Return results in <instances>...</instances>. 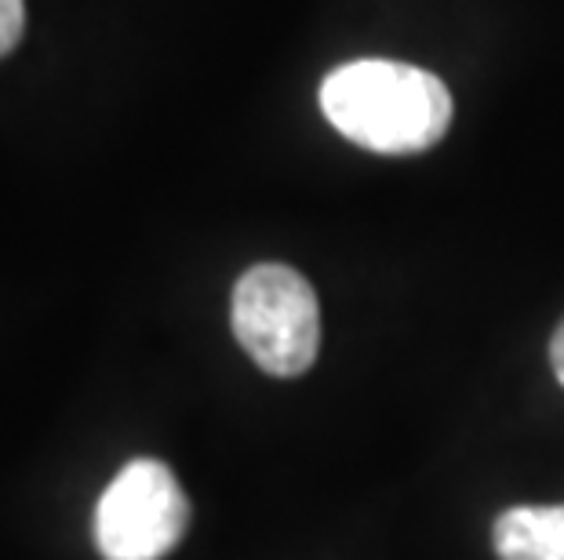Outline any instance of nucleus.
I'll use <instances>...</instances> for the list:
<instances>
[{
  "instance_id": "f257e3e1",
  "label": "nucleus",
  "mask_w": 564,
  "mask_h": 560,
  "mask_svg": "<svg viewBox=\"0 0 564 560\" xmlns=\"http://www.w3.org/2000/svg\"><path fill=\"white\" fill-rule=\"evenodd\" d=\"M328 124L371 153H423L448 135L452 95L430 69L393 58H357L321 85Z\"/></svg>"
},
{
  "instance_id": "f03ea898",
  "label": "nucleus",
  "mask_w": 564,
  "mask_h": 560,
  "mask_svg": "<svg viewBox=\"0 0 564 560\" xmlns=\"http://www.w3.org/2000/svg\"><path fill=\"white\" fill-rule=\"evenodd\" d=\"M234 336L267 375L310 372L321 350V306L310 281L281 262H259L234 288Z\"/></svg>"
},
{
  "instance_id": "7ed1b4c3",
  "label": "nucleus",
  "mask_w": 564,
  "mask_h": 560,
  "mask_svg": "<svg viewBox=\"0 0 564 560\" xmlns=\"http://www.w3.org/2000/svg\"><path fill=\"white\" fill-rule=\"evenodd\" d=\"M186 528L189 498L158 459L128 462L95 506V546L106 560H161Z\"/></svg>"
},
{
  "instance_id": "20e7f679",
  "label": "nucleus",
  "mask_w": 564,
  "mask_h": 560,
  "mask_svg": "<svg viewBox=\"0 0 564 560\" xmlns=\"http://www.w3.org/2000/svg\"><path fill=\"white\" fill-rule=\"evenodd\" d=\"M499 560H564V506H513L491 528Z\"/></svg>"
},
{
  "instance_id": "39448f33",
  "label": "nucleus",
  "mask_w": 564,
  "mask_h": 560,
  "mask_svg": "<svg viewBox=\"0 0 564 560\" xmlns=\"http://www.w3.org/2000/svg\"><path fill=\"white\" fill-rule=\"evenodd\" d=\"M22 26H26V8L22 0H0V55H8L19 44Z\"/></svg>"
},
{
  "instance_id": "423d86ee",
  "label": "nucleus",
  "mask_w": 564,
  "mask_h": 560,
  "mask_svg": "<svg viewBox=\"0 0 564 560\" xmlns=\"http://www.w3.org/2000/svg\"><path fill=\"white\" fill-rule=\"evenodd\" d=\"M550 367H554L557 383L564 386V320H561V325H557L554 339H550Z\"/></svg>"
}]
</instances>
